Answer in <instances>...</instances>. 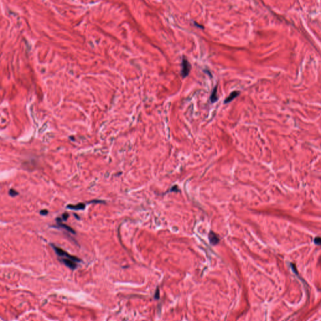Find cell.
<instances>
[{
  "label": "cell",
  "instance_id": "cell-1",
  "mask_svg": "<svg viewBox=\"0 0 321 321\" xmlns=\"http://www.w3.org/2000/svg\"><path fill=\"white\" fill-rule=\"evenodd\" d=\"M57 255L60 258V260L67 267L72 270H75L77 268L78 264L81 262V260L75 256L71 255L67 251L62 250V248L57 247L55 245H52Z\"/></svg>",
  "mask_w": 321,
  "mask_h": 321
},
{
  "label": "cell",
  "instance_id": "cell-2",
  "mask_svg": "<svg viewBox=\"0 0 321 321\" xmlns=\"http://www.w3.org/2000/svg\"><path fill=\"white\" fill-rule=\"evenodd\" d=\"M192 68V65L191 63L189 62V61L187 60L185 57H183L182 59V63H181V75L183 78H186L188 76L189 74V72Z\"/></svg>",
  "mask_w": 321,
  "mask_h": 321
},
{
  "label": "cell",
  "instance_id": "cell-3",
  "mask_svg": "<svg viewBox=\"0 0 321 321\" xmlns=\"http://www.w3.org/2000/svg\"><path fill=\"white\" fill-rule=\"evenodd\" d=\"M57 224L59 225V226L61 227V228H63V229L66 230L67 231H68V232H70L71 233L75 234V232L74 230V229L72 228L70 226H68L65 224H64V223H63L62 221V219H61L60 218H57Z\"/></svg>",
  "mask_w": 321,
  "mask_h": 321
},
{
  "label": "cell",
  "instance_id": "cell-4",
  "mask_svg": "<svg viewBox=\"0 0 321 321\" xmlns=\"http://www.w3.org/2000/svg\"><path fill=\"white\" fill-rule=\"evenodd\" d=\"M209 240H210V243L212 245H216L217 244L219 241V237L218 236V235H216L215 233H214L213 232H210V233H209Z\"/></svg>",
  "mask_w": 321,
  "mask_h": 321
},
{
  "label": "cell",
  "instance_id": "cell-5",
  "mask_svg": "<svg viewBox=\"0 0 321 321\" xmlns=\"http://www.w3.org/2000/svg\"><path fill=\"white\" fill-rule=\"evenodd\" d=\"M240 91H233L232 93H230L229 95V96L227 97V98L225 99V100H224V104H228L230 102H232V101L234 99H235L236 97H237L240 95Z\"/></svg>",
  "mask_w": 321,
  "mask_h": 321
},
{
  "label": "cell",
  "instance_id": "cell-6",
  "mask_svg": "<svg viewBox=\"0 0 321 321\" xmlns=\"http://www.w3.org/2000/svg\"><path fill=\"white\" fill-rule=\"evenodd\" d=\"M85 208V204L84 203H78L77 204H75V205H72V204H69L67 206V208L70 209V210H84V209Z\"/></svg>",
  "mask_w": 321,
  "mask_h": 321
},
{
  "label": "cell",
  "instance_id": "cell-7",
  "mask_svg": "<svg viewBox=\"0 0 321 321\" xmlns=\"http://www.w3.org/2000/svg\"><path fill=\"white\" fill-rule=\"evenodd\" d=\"M217 89H218V85H216L211 93L210 101L211 103L216 102L218 99V97L217 95Z\"/></svg>",
  "mask_w": 321,
  "mask_h": 321
},
{
  "label": "cell",
  "instance_id": "cell-8",
  "mask_svg": "<svg viewBox=\"0 0 321 321\" xmlns=\"http://www.w3.org/2000/svg\"><path fill=\"white\" fill-rule=\"evenodd\" d=\"M9 194H10V195L11 196L14 197V196H16L18 195V192H16V191H15V190L13 189H11L9 191Z\"/></svg>",
  "mask_w": 321,
  "mask_h": 321
},
{
  "label": "cell",
  "instance_id": "cell-9",
  "mask_svg": "<svg viewBox=\"0 0 321 321\" xmlns=\"http://www.w3.org/2000/svg\"><path fill=\"white\" fill-rule=\"evenodd\" d=\"M314 243H315V244H316V245H320V237L315 238V239H314Z\"/></svg>",
  "mask_w": 321,
  "mask_h": 321
},
{
  "label": "cell",
  "instance_id": "cell-10",
  "mask_svg": "<svg viewBox=\"0 0 321 321\" xmlns=\"http://www.w3.org/2000/svg\"><path fill=\"white\" fill-rule=\"evenodd\" d=\"M40 215H42L45 216V215H46L48 213V211L46 210H42L40 211Z\"/></svg>",
  "mask_w": 321,
  "mask_h": 321
},
{
  "label": "cell",
  "instance_id": "cell-11",
  "mask_svg": "<svg viewBox=\"0 0 321 321\" xmlns=\"http://www.w3.org/2000/svg\"><path fill=\"white\" fill-rule=\"evenodd\" d=\"M68 216H69V215H68V214L67 213H65L63 214V215H62V218H63V219L64 221H66V220H67V218H68Z\"/></svg>",
  "mask_w": 321,
  "mask_h": 321
},
{
  "label": "cell",
  "instance_id": "cell-12",
  "mask_svg": "<svg viewBox=\"0 0 321 321\" xmlns=\"http://www.w3.org/2000/svg\"><path fill=\"white\" fill-rule=\"evenodd\" d=\"M194 25H195V26H196V27H198V28H202V29H203V28H204V27L201 26V25H199L198 23H197L196 22H195V21H194Z\"/></svg>",
  "mask_w": 321,
  "mask_h": 321
}]
</instances>
